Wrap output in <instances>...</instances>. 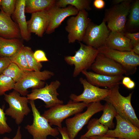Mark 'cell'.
<instances>
[{"mask_svg":"<svg viewBox=\"0 0 139 139\" xmlns=\"http://www.w3.org/2000/svg\"><path fill=\"white\" fill-rule=\"evenodd\" d=\"M99 53L121 65L127 72L126 76L136 71L139 65V56L132 51H122L110 48L105 45L98 49Z\"/></svg>","mask_w":139,"mask_h":139,"instance_id":"cell-8","label":"cell"},{"mask_svg":"<svg viewBox=\"0 0 139 139\" xmlns=\"http://www.w3.org/2000/svg\"><path fill=\"white\" fill-rule=\"evenodd\" d=\"M125 36L130 40L131 44L132 47L136 44L139 43V32L127 33H124Z\"/></svg>","mask_w":139,"mask_h":139,"instance_id":"cell-35","label":"cell"},{"mask_svg":"<svg viewBox=\"0 0 139 139\" xmlns=\"http://www.w3.org/2000/svg\"><path fill=\"white\" fill-rule=\"evenodd\" d=\"M33 117L32 124L25 127L33 137V139H47L48 135L55 137L59 133L57 128H52L47 119L40 114L35 105L34 100H29Z\"/></svg>","mask_w":139,"mask_h":139,"instance_id":"cell-5","label":"cell"},{"mask_svg":"<svg viewBox=\"0 0 139 139\" xmlns=\"http://www.w3.org/2000/svg\"><path fill=\"white\" fill-rule=\"evenodd\" d=\"M20 95L14 90L4 95V99L9 105V107L5 110V114L13 119L18 125L22 123L25 116L31 111L28 104L29 100L27 97H22Z\"/></svg>","mask_w":139,"mask_h":139,"instance_id":"cell-6","label":"cell"},{"mask_svg":"<svg viewBox=\"0 0 139 139\" xmlns=\"http://www.w3.org/2000/svg\"><path fill=\"white\" fill-rule=\"evenodd\" d=\"M102 111V114L98 119L99 122L108 128H113L114 127L113 119L117 114L116 110L110 103L106 102Z\"/></svg>","mask_w":139,"mask_h":139,"instance_id":"cell-25","label":"cell"},{"mask_svg":"<svg viewBox=\"0 0 139 139\" xmlns=\"http://www.w3.org/2000/svg\"><path fill=\"white\" fill-rule=\"evenodd\" d=\"M88 131L81 136L90 138L94 136H103L107 132L108 128L101 124L97 118L92 119L89 122Z\"/></svg>","mask_w":139,"mask_h":139,"instance_id":"cell-24","label":"cell"},{"mask_svg":"<svg viewBox=\"0 0 139 139\" xmlns=\"http://www.w3.org/2000/svg\"><path fill=\"white\" fill-rule=\"evenodd\" d=\"M22 136L21 132V127L19 126L17 129L15 135L11 139L6 137H4L3 139H22Z\"/></svg>","mask_w":139,"mask_h":139,"instance_id":"cell-40","label":"cell"},{"mask_svg":"<svg viewBox=\"0 0 139 139\" xmlns=\"http://www.w3.org/2000/svg\"><path fill=\"white\" fill-rule=\"evenodd\" d=\"M1 3H2V0H0V8H1Z\"/></svg>","mask_w":139,"mask_h":139,"instance_id":"cell-45","label":"cell"},{"mask_svg":"<svg viewBox=\"0 0 139 139\" xmlns=\"http://www.w3.org/2000/svg\"><path fill=\"white\" fill-rule=\"evenodd\" d=\"M91 21L88 12L85 10L79 11L75 16L69 18L67 21L65 30L68 33L69 43H74L76 40L82 41L88 25Z\"/></svg>","mask_w":139,"mask_h":139,"instance_id":"cell-10","label":"cell"},{"mask_svg":"<svg viewBox=\"0 0 139 139\" xmlns=\"http://www.w3.org/2000/svg\"><path fill=\"white\" fill-rule=\"evenodd\" d=\"M91 68L95 73L107 75L117 76L127 75L126 71L121 65L99 53Z\"/></svg>","mask_w":139,"mask_h":139,"instance_id":"cell-14","label":"cell"},{"mask_svg":"<svg viewBox=\"0 0 139 139\" xmlns=\"http://www.w3.org/2000/svg\"><path fill=\"white\" fill-rule=\"evenodd\" d=\"M129 24L131 26L139 24V1H136L132 5L129 11Z\"/></svg>","mask_w":139,"mask_h":139,"instance_id":"cell-31","label":"cell"},{"mask_svg":"<svg viewBox=\"0 0 139 139\" xmlns=\"http://www.w3.org/2000/svg\"><path fill=\"white\" fill-rule=\"evenodd\" d=\"M132 0H124L106 11L103 20L110 31L124 32L126 18L131 6Z\"/></svg>","mask_w":139,"mask_h":139,"instance_id":"cell-4","label":"cell"},{"mask_svg":"<svg viewBox=\"0 0 139 139\" xmlns=\"http://www.w3.org/2000/svg\"><path fill=\"white\" fill-rule=\"evenodd\" d=\"M86 110L82 113L75 115L72 118L65 120L66 129L70 139H75L80 131L88 122L91 117L95 114L103 110L104 105L100 102L89 104Z\"/></svg>","mask_w":139,"mask_h":139,"instance_id":"cell-7","label":"cell"},{"mask_svg":"<svg viewBox=\"0 0 139 139\" xmlns=\"http://www.w3.org/2000/svg\"><path fill=\"white\" fill-rule=\"evenodd\" d=\"M124 0H115L113 1L114 3L116 4L120 3L124 1Z\"/></svg>","mask_w":139,"mask_h":139,"instance_id":"cell-43","label":"cell"},{"mask_svg":"<svg viewBox=\"0 0 139 139\" xmlns=\"http://www.w3.org/2000/svg\"><path fill=\"white\" fill-rule=\"evenodd\" d=\"M60 85L58 80L53 81L42 88L32 89L31 92L27 95V97L29 100L39 99L43 101L46 108H50L58 104H63V101L57 97L59 94L57 90Z\"/></svg>","mask_w":139,"mask_h":139,"instance_id":"cell-11","label":"cell"},{"mask_svg":"<svg viewBox=\"0 0 139 139\" xmlns=\"http://www.w3.org/2000/svg\"><path fill=\"white\" fill-rule=\"evenodd\" d=\"M90 138L92 139H122L120 138L106 136H94L91 137H90Z\"/></svg>","mask_w":139,"mask_h":139,"instance_id":"cell-41","label":"cell"},{"mask_svg":"<svg viewBox=\"0 0 139 139\" xmlns=\"http://www.w3.org/2000/svg\"><path fill=\"white\" fill-rule=\"evenodd\" d=\"M122 84L129 89H134L135 86V82L128 76H124L121 81Z\"/></svg>","mask_w":139,"mask_h":139,"instance_id":"cell-37","label":"cell"},{"mask_svg":"<svg viewBox=\"0 0 139 139\" xmlns=\"http://www.w3.org/2000/svg\"><path fill=\"white\" fill-rule=\"evenodd\" d=\"M115 117L117 121L115 128L109 129L104 136L122 139H139V128L118 113Z\"/></svg>","mask_w":139,"mask_h":139,"instance_id":"cell-15","label":"cell"},{"mask_svg":"<svg viewBox=\"0 0 139 139\" xmlns=\"http://www.w3.org/2000/svg\"><path fill=\"white\" fill-rule=\"evenodd\" d=\"M16 0H2L1 8L6 14L11 16L15 10Z\"/></svg>","mask_w":139,"mask_h":139,"instance_id":"cell-32","label":"cell"},{"mask_svg":"<svg viewBox=\"0 0 139 139\" xmlns=\"http://www.w3.org/2000/svg\"><path fill=\"white\" fill-rule=\"evenodd\" d=\"M106 23L103 20L98 25L90 21L82 41L86 45L97 49L105 45L110 32Z\"/></svg>","mask_w":139,"mask_h":139,"instance_id":"cell-13","label":"cell"},{"mask_svg":"<svg viewBox=\"0 0 139 139\" xmlns=\"http://www.w3.org/2000/svg\"><path fill=\"white\" fill-rule=\"evenodd\" d=\"M90 0H59L56 1L55 5L60 8H65L67 5L72 6L79 11L91 9Z\"/></svg>","mask_w":139,"mask_h":139,"instance_id":"cell-26","label":"cell"},{"mask_svg":"<svg viewBox=\"0 0 139 139\" xmlns=\"http://www.w3.org/2000/svg\"><path fill=\"white\" fill-rule=\"evenodd\" d=\"M119 85L110 89V94L104 100L110 103L120 116L139 128V120L131 103L132 93L123 96L119 91Z\"/></svg>","mask_w":139,"mask_h":139,"instance_id":"cell-1","label":"cell"},{"mask_svg":"<svg viewBox=\"0 0 139 139\" xmlns=\"http://www.w3.org/2000/svg\"><path fill=\"white\" fill-rule=\"evenodd\" d=\"M77 139H92L90 138H87L81 136L80 138Z\"/></svg>","mask_w":139,"mask_h":139,"instance_id":"cell-44","label":"cell"},{"mask_svg":"<svg viewBox=\"0 0 139 139\" xmlns=\"http://www.w3.org/2000/svg\"><path fill=\"white\" fill-rule=\"evenodd\" d=\"M88 104L71 100L66 104H58L50 108L45 111L42 115L47 119L51 126L54 125L61 128L62 123L65 119L80 113Z\"/></svg>","mask_w":139,"mask_h":139,"instance_id":"cell-2","label":"cell"},{"mask_svg":"<svg viewBox=\"0 0 139 139\" xmlns=\"http://www.w3.org/2000/svg\"><path fill=\"white\" fill-rule=\"evenodd\" d=\"M33 56L36 61L38 63L49 61L45 53L42 50H36L33 53Z\"/></svg>","mask_w":139,"mask_h":139,"instance_id":"cell-34","label":"cell"},{"mask_svg":"<svg viewBox=\"0 0 139 139\" xmlns=\"http://www.w3.org/2000/svg\"><path fill=\"white\" fill-rule=\"evenodd\" d=\"M49 20V9L31 14V18L27 21L29 32L35 33L38 37H42L48 26Z\"/></svg>","mask_w":139,"mask_h":139,"instance_id":"cell-17","label":"cell"},{"mask_svg":"<svg viewBox=\"0 0 139 139\" xmlns=\"http://www.w3.org/2000/svg\"><path fill=\"white\" fill-rule=\"evenodd\" d=\"M78 50L75 51L73 56H65L66 62L71 66L74 65V68L73 76H77L83 71L91 68L95 58L99 53L98 49H96L81 42Z\"/></svg>","mask_w":139,"mask_h":139,"instance_id":"cell-3","label":"cell"},{"mask_svg":"<svg viewBox=\"0 0 139 139\" xmlns=\"http://www.w3.org/2000/svg\"><path fill=\"white\" fill-rule=\"evenodd\" d=\"M26 72L21 69L15 64L11 62L2 74L11 77L16 83L24 76Z\"/></svg>","mask_w":139,"mask_h":139,"instance_id":"cell-27","label":"cell"},{"mask_svg":"<svg viewBox=\"0 0 139 139\" xmlns=\"http://www.w3.org/2000/svg\"><path fill=\"white\" fill-rule=\"evenodd\" d=\"M82 73L86 77L87 81L91 84L99 87L111 89L116 85L120 84L124 76H110L83 71Z\"/></svg>","mask_w":139,"mask_h":139,"instance_id":"cell-18","label":"cell"},{"mask_svg":"<svg viewBox=\"0 0 139 139\" xmlns=\"http://www.w3.org/2000/svg\"><path fill=\"white\" fill-rule=\"evenodd\" d=\"M93 4L97 9H101L105 7V3L103 0H95L93 2Z\"/></svg>","mask_w":139,"mask_h":139,"instance_id":"cell-38","label":"cell"},{"mask_svg":"<svg viewBox=\"0 0 139 139\" xmlns=\"http://www.w3.org/2000/svg\"><path fill=\"white\" fill-rule=\"evenodd\" d=\"M24 46L19 38L8 39L0 36V57L10 58Z\"/></svg>","mask_w":139,"mask_h":139,"instance_id":"cell-22","label":"cell"},{"mask_svg":"<svg viewBox=\"0 0 139 139\" xmlns=\"http://www.w3.org/2000/svg\"><path fill=\"white\" fill-rule=\"evenodd\" d=\"M11 63L10 58L0 57V75Z\"/></svg>","mask_w":139,"mask_h":139,"instance_id":"cell-36","label":"cell"},{"mask_svg":"<svg viewBox=\"0 0 139 139\" xmlns=\"http://www.w3.org/2000/svg\"><path fill=\"white\" fill-rule=\"evenodd\" d=\"M3 109L0 107V134L9 133L12 131L6 122L7 118Z\"/></svg>","mask_w":139,"mask_h":139,"instance_id":"cell-33","label":"cell"},{"mask_svg":"<svg viewBox=\"0 0 139 139\" xmlns=\"http://www.w3.org/2000/svg\"><path fill=\"white\" fill-rule=\"evenodd\" d=\"M54 74L53 72L47 70L26 72L24 76L15 83L14 90L25 96L28 94V89L43 88L45 84L44 81L51 78Z\"/></svg>","mask_w":139,"mask_h":139,"instance_id":"cell-9","label":"cell"},{"mask_svg":"<svg viewBox=\"0 0 139 139\" xmlns=\"http://www.w3.org/2000/svg\"><path fill=\"white\" fill-rule=\"evenodd\" d=\"M49 11L50 20L45 31L46 33L47 34L54 32L66 18L76 15L79 12L77 9L71 5H68L65 8H60L55 5L49 9Z\"/></svg>","mask_w":139,"mask_h":139,"instance_id":"cell-16","label":"cell"},{"mask_svg":"<svg viewBox=\"0 0 139 139\" xmlns=\"http://www.w3.org/2000/svg\"><path fill=\"white\" fill-rule=\"evenodd\" d=\"M0 9V36L8 39H19L21 36L18 25L11 16Z\"/></svg>","mask_w":139,"mask_h":139,"instance_id":"cell-20","label":"cell"},{"mask_svg":"<svg viewBox=\"0 0 139 139\" xmlns=\"http://www.w3.org/2000/svg\"><path fill=\"white\" fill-rule=\"evenodd\" d=\"M24 47L17 53L10 58L11 62L15 64L25 72L31 71L24 52Z\"/></svg>","mask_w":139,"mask_h":139,"instance_id":"cell-29","label":"cell"},{"mask_svg":"<svg viewBox=\"0 0 139 139\" xmlns=\"http://www.w3.org/2000/svg\"><path fill=\"white\" fill-rule=\"evenodd\" d=\"M23 50L31 70L32 71H40L42 65L41 63H38L36 61L34 57V52L31 48L29 47L24 46Z\"/></svg>","mask_w":139,"mask_h":139,"instance_id":"cell-28","label":"cell"},{"mask_svg":"<svg viewBox=\"0 0 139 139\" xmlns=\"http://www.w3.org/2000/svg\"><path fill=\"white\" fill-rule=\"evenodd\" d=\"M15 83L11 77L3 74L0 75V96L4 95L7 91L14 90Z\"/></svg>","mask_w":139,"mask_h":139,"instance_id":"cell-30","label":"cell"},{"mask_svg":"<svg viewBox=\"0 0 139 139\" xmlns=\"http://www.w3.org/2000/svg\"><path fill=\"white\" fill-rule=\"evenodd\" d=\"M57 128L62 136V139H70L68 134L66 127H57Z\"/></svg>","mask_w":139,"mask_h":139,"instance_id":"cell-39","label":"cell"},{"mask_svg":"<svg viewBox=\"0 0 139 139\" xmlns=\"http://www.w3.org/2000/svg\"><path fill=\"white\" fill-rule=\"evenodd\" d=\"M105 45L114 50L122 51H131L133 47L130 40L126 37L124 32L110 31Z\"/></svg>","mask_w":139,"mask_h":139,"instance_id":"cell-21","label":"cell"},{"mask_svg":"<svg viewBox=\"0 0 139 139\" xmlns=\"http://www.w3.org/2000/svg\"><path fill=\"white\" fill-rule=\"evenodd\" d=\"M79 81L83 86V91L82 93L79 95L74 94L70 95L71 100L74 102H82L88 104L99 102L104 100L110 94V90L109 89L99 88L91 84L82 77L79 79Z\"/></svg>","mask_w":139,"mask_h":139,"instance_id":"cell-12","label":"cell"},{"mask_svg":"<svg viewBox=\"0 0 139 139\" xmlns=\"http://www.w3.org/2000/svg\"><path fill=\"white\" fill-rule=\"evenodd\" d=\"M55 0H25V13L32 14L47 10L55 5Z\"/></svg>","mask_w":139,"mask_h":139,"instance_id":"cell-23","label":"cell"},{"mask_svg":"<svg viewBox=\"0 0 139 139\" xmlns=\"http://www.w3.org/2000/svg\"><path fill=\"white\" fill-rule=\"evenodd\" d=\"M131 51L137 55H139V43L136 44L133 46Z\"/></svg>","mask_w":139,"mask_h":139,"instance_id":"cell-42","label":"cell"},{"mask_svg":"<svg viewBox=\"0 0 139 139\" xmlns=\"http://www.w3.org/2000/svg\"><path fill=\"white\" fill-rule=\"evenodd\" d=\"M25 1L16 0L15 10L12 16L15 22L18 24L21 37L27 41L30 39L31 33L28 31L25 15Z\"/></svg>","mask_w":139,"mask_h":139,"instance_id":"cell-19","label":"cell"}]
</instances>
